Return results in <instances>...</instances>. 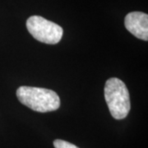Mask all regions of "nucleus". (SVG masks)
Masks as SVG:
<instances>
[{
  "mask_svg": "<svg viewBox=\"0 0 148 148\" xmlns=\"http://www.w3.org/2000/svg\"><path fill=\"white\" fill-rule=\"evenodd\" d=\"M124 25L135 37L145 41L148 40V15L142 12H132L127 14Z\"/></svg>",
  "mask_w": 148,
  "mask_h": 148,
  "instance_id": "4",
  "label": "nucleus"
},
{
  "mask_svg": "<svg viewBox=\"0 0 148 148\" xmlns=\"http://www.w3.org/2000/svg\"><path fill=\"white\" fill-rule=\"evenodd\" d=\"M27 28L36 40L48 45L58 44L64 34L59 25L40 16H30L27 21Z\"/></svg>",
  "mask_w": 148,
  "mask_h": 148,
  "instance_id": "3",
  "label": "nucleus"
},
{
  "mask_svg": "<svg viewBox=\"0 0 148 148\" xmlns=\"http://www.w3.org/2000/svg\"><path fill=\"white\" fill-rule=\"evenodd\" d=\"M16 97L21 104L40 113L55 111L60 107L58 94L46 88L22 86L16 90Z\"/></svg>",
  "mask_w": 148,
  "mask_h": 148,
  "instance_id": "1",
  "label": "nucleus"
},
{
  "mask_svg": "<svg viewBox=\"0 0 148 148\" xmlns=\"http://www.w3.org/2000/svg\"><path fill=\"white\" fill-rule=\"evenodd\" d=\"M53 146L55 148H79L77 146H75L74 144H72L61 139H56L53 142Z\"/></svg>",
  "mask_w": 148,
  "mask_h": 148,
  "instance_id": "5",
  "label": "nucleus"
},
{
  "mask_svg": "<svg viewBox=\"0 0 148 148\" xmlns=\"http://www.w3.org/2000/svg\"><path fill=\"white\" fill-rule=\"evenodd\" d=\"M104 90L112 117L115 119H125L131 109L130 95L125 83L119 78L111 77L107 80Z\"/></svg>",
  "mask_w": 148,
  "mask_h": 148,
  "instance_id": "2",
  "label": "nucleus"
}]
</instances>
